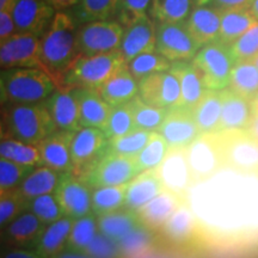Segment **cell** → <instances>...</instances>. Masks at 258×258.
Listing matches in <instances>:
<instances>
[{
	"instance_id": "obj_50",
	"label": "cell",
	"mask_w": 258,
	"mask_h": 258,
	"mask_svg": "<svg viewBox=\"0 0 258 258\" xmlns=\"http://www.w3.org/2000/svg\"><path fill=\"white\" fill-rule=\"evenodd\" d=\"M35 166L23 165L16 161L0 158V191L18 188Z\"/></svg>"
},
{
	"instance_id": "obj_32",
	"label": "cell",
	"mask_w": 258,
	"mask_h": 258,
	"mask_svg": "<svg viewBox=\"0 0 258 258\" xmlns=\"http://www.w3.org/2000/svg\"><path fill=\"white\" fill-rule=\"evenodd\" d=\"M221 91L207 90L195 108L192 115L201 134L218 133L221 120Z\"/></svg>"
},
{
	"instance_id": "obj_53",
	"label": "cell",
	"mask_w": 258,
	"mask_h": 258,
	"mask_svg": "<svg viewBox=\"0 0 258 258\" xmlns=\"http://www.w3.org/2000/svg\"><path fill=\"white\" fill-rule=\"evenodd\" d=\"M90 258H121L117 241L98 232L84 251Z\"/></svg>"
},
{
	"instance_id": "obj_26",
	"label": "cell",
	"mask_w": 258,
	"mask_h": 258,
	"mask_svg": "<svg viewBox=\"0 0 258 258\" xmlns=\"http://www.w3.org/2000/svg\"><path fill=\"white\" fill-rule=\"evenodd\" d=\"M79 103V120L82 128L104 129L114 106L109 105L98 90L76 89Z\"/></svg>"
},
{
	"instance_id": "obj_61",
	"label": "cell",
	"mask_w": 258,
	"mask_h": 258,
	"mask_svg": "<svg viewBox=\"0 0 258 258\" xmlns=\"http://www.w3.org/2000/svg\"><path fill=\"white\" fill-rule=\"evenodd\" d=\"M250 104H251V109H252V114L258 115V92L256 93V96L251 99Z\"/></svg>"
},
{
	"instance_id": "obj_9",
	"label": "cell",
	"mask_w": 258,
	"mask_h": 258,
	"mask_svg": "<svg viewBox=\"0 0 258 258\" xmlns=\"http://www.w3.org/2000/svg\"><path fill=\"white\" fill-rule=\"evenodd\" d=\"M201 48L185 22L157 23L156 50L171 62L191 61Z\"/></svg>"
},
{
	"instance_id": "obj_60",
	"label": "cell",
	"mask_w": 258,
	"mask_h": 258,
	"mask_svg": "<svg viewBox=\"0 0 258 258\" xmlns=\"http://www.w3.org/2000/svg\"><path fill=\"white\" fill-rule=\"evenodd\" d=\"M18 0H0V11L12 12Z\"/></svg>"
},
{
	"instance_id": "obj_36",
	"label": "cell",
	"mask_w": 258,
	"mask_h": 258,
	"mask_svg": "<svg viewBox=\"0 0 258 258\" xmlns=\"http://www.w3.org/2000/svg\"><path fill=\"white\" fill-rule=\"evenodd\" d=\"M97 222L99 232L115 241L122 239L125 234L141 225L137 213L124 208L97 217Z\"/></svg>"
},
{
	"instance_id": "obj_5",
	"label": "cell",
	"mask_w": 258,
	"mask_h": 258,
	"mask_svg": "<svg viewBox=\"0 0 258 258\" xmlns=\"http://www.w3.org/2000/svg\"><path fill=\"white\" fill-rule=\"evenodd\" d=\"M125 64L120 50L92 56L80 55L63 76L61 88L98 90Z\"/></svg>"
},
{
	"instance_id": "obj_58",
	"label": "cell",
	"mask_w": 258,
	"mask_h": 258,
	"mask_svg": "<svg viewBox=\"0 0 258 258\" xmlns=\"http://www.w3.org/2000/svg\"><path fill=\"white\" fill-rule=\"evenodd\" d=\"M53 258H90L88 254H85L84 252H74V251H69L67 250L66 252L59 253L56 256H54Z\"/></svg>"
},
{
	"instance_id": "obj_52",
	"label": "cell",
	"mask_w": 258,
	"mask_h": 258,
	"mask_svg": "<svg viewBox=\"0 0 258 258\" xmlns=\"http://www.w3.org/2000/svg\"><path fill=\"white\" fill-rule=\"evenodd\" d=\"M152 0H120L116 21L120 22L124 28L134 23L144 16H147Z\"/></svg>"
},
{
	"instance_id": "obj_19",
	"label": "cell",
	"mask_w": 258,
	"mask_h": 258,
	"mask_svg": "<svg viewBox=\"0 0 258 258\" xmlns=\"http://www.w3.org/2000/svg\"><path fill=\"white\" fill-rule=\"evenodd\" d=\"M156 40L157 23L148 15L128 25L120 46L125 62L141 54L156 50Z\"/></svg>"
},
{
	"instance_id": "obj_6",
	"label": "cell",
	"mask_w": 258,
	"mask_h": 258,
	"mask_svg": "<svg viewBox=\"0 0 258 258\" xmlns=\"http://www.w3.org/2000/svg\"><path fill=\"white\" fill-rule=\"evenodd\" d=\"M191 61L201 74L207 90L222 91L230 86L232 71L237 64L230 47L213 42L202 47Z\"/></svg>"
},
{
	"instance_id": "obj_38",
	"label": "cell",
	"mask_w": 258,
	"mask_h": 258,
	"mask_svg": "<svg viewBox=\"0 0 258 258\" xmlns=\"http://www.w3.org/2000/svg\"><path fill=\"white\" fill-rule=\"evenodd\" d=\"M194 8V0H152L150 17L156 23L185 22Z\"/></svg>"
},
{
	"instance_id": "obj_30",
	"label": "cell",
	"mask_w": 258,
	"mask_h": 258,
	"mask_svg": "<svg viewBox=\"0 0 258 258\" xmlns=\"http://www.w3.org/2000/svg\"><path fill=\"white\" fill-rule=\"evenodd\" d=\"M221 25L217 42L231 47L251 28L258 23V19L250 9L221 10Z\"/></svg>"
},
{
	"instance_id": "obj_11",
	"label": "cell",
	"mask_w": 258,
	"mask_h": 258,
	"mask_svg": "<svg viewBox=\"0 0 258 258\" xmlns=\"http://www.w3.org/2000/svg\"><path fill=\"white\" fill-rule=\"evenodd\" d=\"M2 70L40 69L44 70L41 60V37L28 32H17L0 42Z\"/></svg>"
},
{
	"instance_id": "obj_55",
	"label": "cell",
	"mask_w": 258,
	"mask_h": 258,
	"mask_svg": "<svg viewBox=\"0 0 258 258\" xmlns=\"http://www.w3.org/2000/svg\"><path fill=\"white\" fill-rule=\"evenodd\" d=\"M254 0H211L209 4L217 6L220 10L250 9Z\"/></svg>"
},
{
	"instance_id": "obj_12",
	"label": "cell",
	"mask_w": 258,
	"mask_h": 258,
	"mask_svg": "<svg viewBox=\"0 0 258 258\" xmlns=\"http://www.w3.org/2000/svg\"><path fill=\"white\" fill-rule=\"evenodd\" d=\"M109 139L99 128H82L74 134L71 156L73 175L80 177L108 152Z\"/></svg>"
},
{
	"instance_id": "obj_27",
	"label": "cell",
	"mask_w": 258,
	"mask_h": 258,
	"mask_svg": "<svg viewBox=\"0 0 258 258\" xmlns=\"http://www.w3.org/2000/svg\"><path fill=\"white\" fill-rule=\"evenodd\" d=\"M170 71L179 80L182 95L179 106L192 110L207 91L199 70L192 61H177L172 62Z\"/></svg>"
},
{
	"instance_id": "obj_63",
	"label": "cell",
	"mask_w": 258,
	"mask_h": 258,
	"mask_svg": "<svg viewBox=\"0 0 258 258\" xmlns=\"http://www.w3.org/2000/svg\"><path fill=\"white\" fill-rule=\"evenodd\" d=\"M195 3V6H201V5H206L211 3V0H194Z\"/></svg>"
},
{
	"instance_id": "obj_14",
	"label": "cell",
	"mask_w": 258,
	"mask_h": 258,
	"mask_svg": "<svg viewBox=\"0 0 258 258\" xmlns=\"http://www.w3.org/2000/svg\"><path fill=\"white\" fill-rule=\"evenodd\" d=\"M139 96L157 108H177L182 98L179 80L171 71L151 74L139 80Z\"/></svg>"
},
{
	"instance_id": "obj_42",
	"label": "cell",
	"mask_w": 258,
	"mask_h": 258,
	"mask_svg": "<svg viewBox=\"0 0 258 258\" xmlns=\"http://www.w3.org/2000/svg\"><path fill=\"white\" fill-rule=\"evenodd\" d=\"M169 150L170 146L165 138L158 132H153L144 150L138 156L133 157L138 172L157 169L166 157Z\"/></svg>"
},
{
	"instance_id": "obj_34",
	"label": "cell",
	"mask_w": 258,
	"mask_h": 258,
	"mask_svg": "<svg viewBox=\"0 0 258 258\" xmlns=\"http://www.w3.org/2000/svg\"><path fill=\"white\" fill-rule=\"evenodd\" d=\"M120 0H79V3L70 10V14L78 25L91 22L115 19L117 15Z\"/></svg>"
},
{
	"instance_id": "obj_17",
	"label": "cell",
	"mask_w": 258,
	"mask_h": 258,
	"mask_svg": "<svg viewBox=\"0 0 258 258\" xmlns=\"http://www.w3.org/2000/svg\"><path fill=\"white\" fill-rule=\"evenodd\" d=\"M56 12L46 0H18L12 10V16L18 32H28L42 37Z\"/></svg>"
},
{
	"instance_id": "obj_39",
	"label": "cell",
	"mask_w": 258,
	"mask_h": 258,
	"mask_svg": "<svg viewBox=\"0 0 258 258\" xmlns=\"http://www.w3.org/2000/svg\"><path fill=\"white\" fill-rule=\"evenodd\" d=\"M154 233L140 225L117 241L121 258H141L153 249Z\"/></svg>"
},
{
	"instance_id": "obj_43",
	"label": "cell",
	"mask_w": 258,
	"mask_h": 258,
	"mask_svg": "<svg viewBox=\"0 0 258 258\" xmlns=\"http://www.w3.org/2000/svg\"><path fill=\"white\" fill-rule=\"evenodd\" d=\"M93 213L74 220L72 231L66 243V250L74 252H84L95 235L98 233V222Z\"/></svg>"
},
{
	"instance_id": "obj_3",
	"label": "cell",
	"mask_w": 258,
	"mask_h": 258,
	"mask_svg": "<svg viewBox=\"0 0 258 258\" xmlns=\"http://www.w3.org/2000/svg\"><path fill=\"white\" fill-rule=\"evenodd\" d=\"M2 123V139L11 138L31 145H38L59 131L44 102L3 104Z\"/></svg>"
},
{
	"instance_id": "obj_16",
	"label": "cell",
	"mask_w": 258,
	"mask_h": 258,
	"mask_svg": "<svg viewBox=\"0 0 258 258\" xmlns=\"http://www.w3.org/2000/svg\"><path fill=\"white\" fill-rule=\"evenodd\" d=\"M156 171L167 190L185 199L186 194L194 184L191 170L186 157V148H170Z\"/></svg>"
},
{
	"instance_id": "obj_33",
	"label": "cell",
	"mask_w": 258,
	"mask_h": 258,
	"mask_svg": "<svg viewBox=\"0 0 258 258\" xmlns=\"http://www.w3.org/2000/svg\"><path fill=\"white\" fill-rule=\"evenodd\" d=\"M46 225L31 211H25L6 226L5 239L11 245L35 244Z\"/></svg>"
},
{
	"instance_id": "obj_41",
	"label": "cell",
	"mask_w": 258,
	"mask_h": 258,
	"mask_svg": "<svg viewBox=\"0 0 258 258\" xmlns=\"http://www.w3.org/2000/svg\"><path fill=\"white\" fill-rule=\"evenodd\" d=\"M127 184L103 186L92 190L91 211L96 217L122 209L124 206Z\"/></svg>"
},
{
	"instance_id": "obj_28",
	"label": "cell",
	"mask_w": 258,
	"mask_h": 258,
	"mask_svg": "<svg viewBox=\"0 0 258 258\" xmlns=\"http://www.w3.org/2000/svg\"><path fill=\"white\" fill-rule=\"evenodd\" d=\"M222 110L219 131H234V129H246L252 120V109L250 101L237 95L230 89L221 91Z\"/></svg>"
},
{
	"instance_id": "obj_21",
	"label": "cell",
	"mask_w": 258,
	"mask_h": 258,
	"mask_svg": "<svg viewBox=\"0 0 258 258\" xmlns=\"http://www.w3.org/2000/svg\"><path fill=\"white\" fill-rule=\"evenodd\" d=\"M184 201L185 199L165 189L160 195L139 208L135 213L141 225L153 233H158Z\"/></svg>"
},
{
	"instance_id": "obj_46",
	"label": "cell",
	"mask_w": 258,
	"mask_h": 258,
	"mask_svg": "<svg viewBox=\"0 0 258 258\" xmlns=\"http://www.w3.org/2000/svg\"><path fill=\"white\" fill-rule=\"evenodd\" d=\"M152 133L153 132L143 129H134L133 132L122 137L110 139L108 144V152L133 158L144 150Z\"/></svg>"
},
{
	"instance_id": "obj_51",
	"label": "cell",
	"mask_w": 258,
	"mask_h": 258,
	"mask_svg": "<svg viewBox=\"0 0 258 258\" xmlns=\"http://www.w3.org/2000/svg\"><path fill=\"white\" fill-rule=\"evenodd\" d=\"M230 50L237 63L258 55V23L235 41L230 47Z\"/></svg>"
},
{
	"instance_id": "obj_45",
	"label": "cell",
	"mask_w": 258,
	"mask_h": 258,
	"mask_svg": "<svg viewBox=\"0 0 258 258\" xmlns=\"http://www.w3.org/2000/svg\"><path fill=\"white\" fill-rule=\"evenodd\" d=\"M171 66H172V62L161 55L160 53H158L157 50L141 54L127 62L129 72L138 80L154 73L167 72L171 70Z\"/></svg>"
},
{
	"instance_id": "obj_29",
	"label": "cell",
	"mask_w": 258,
	"mask_h": 258,
	"mask_svg": "<svg viewBox=\"0 0 258 258\" xmlns=\"http://www.w3.org/2000/svg\"><path fill=\"white\" fill-rule=\"evenodd\" d=\"M98 91L109 105L127 104L139 96V80L129 72L125 64L106 80Z\"/></svg>"
},
{
	"instance_id": "obj_24",
	"label": "cell",
	"mask_w": 258,
	"mask_h": 258,
	"mask_svg": "<svg viewBox=\"0 0 258 258\" xmlns=\"http://www.w3.org/2000/svg\"><path fill=\"white\" fill-rule=\"evenodd\" d=\"M221 14V10L212 4L195 6L185 21L189 31L201 47L218 41Z\"/></svg>"
},
{
	"instance_id": "obj_48",
	"label": "cell",
	"mask_w": 258,
	"mask_h": 258,
	"mask_svg": "<svg viewBox=\"0 0 258 258\" xmlns=\"http://www.w3.org/2000/svg\"><path fill=\"white\" fill-rule=\"evenodd\" d=\"M134 129L137 128H135L134 124L133 109H132L131 103H127V104H122L112 108L110 117L106 122L103 132H104L106 138L110 140V139L118 138L131 133Z\"/></svg>"
},
{
	"instance_id": "obj_7",
	"label": "cell",
	"mask_w": 258,
	"mask_h": 258,
	"mask_svg": "<svg viewBox=\"0 0 258 258\" xmlns=\"http://www.w3.org/2000/svg\"><path fill=\"white\" fill-rule=\"evenodd\" d=\"M214 134L224 167L244 172H258V140L247 129L222 131Z\"/></svg>"
},
{
	"instance_id": "obj_40",
	"label": "cell",
	"mask_w": 258,
	"mask_h": 258,
	"mask_svg": "<svg viewBox=\"0 0 258 258\" xmlns=\"http://www.w3.org/2000/svg\"><path fill=\"white\" fill-rule=\"evenodd\" d=\"M0 158L16 161L29 166H43L40 150L37 145L25 144L11 138L2 139L0 144Z\"/></svg>"
},
{
	"instance_id": "obj_20",
	"label": "cell",
	"mask_w": 258,
	"mask_h": 258,
	"mask_svg": "<svg viewBox=\"0 0 258 258\" xmlns=\"http://www.w3.org/2000/svg\"><path fill=\"white\" fill-rule=\"evenodd\" d=\"M44 103L57 129L66 132H78L79 129H82L79 120L78 96H77L76 89H56Z\"/></svg>"
},
{
	"instance_id": "obj_49",
	"label": "cell",
	"mask_w": 258,
	"mask_h": 258,
	"mask_svg": "<svg viewBox=\"0 0 258 258\" xmlns=\"http://www.w3.org/2000/svg\"><path fill=\"white\" fill-rule=\"evenodd\" d=\"M29 211L34 213L44 225L48 226L64 217L63 209L53 194L38 196L29 201Z\"/></svg>"
},
{
	"instance_id": "obj_4",
	"label": "cell",
	"mask_w": 258,
	"mask_h": 258,
	"mask_svg": "<svg viewBox=\"0 0 258 258\" xmlns=\"http://www.w3.org/2000/svg\"><path fill=\"white\" fill-rule=\"evenodd\" d=\"M57 89L46 71L40 69L2 70L0 91L2 103H42L46 102Z\"/></svg>"
},
{
	"instance_id": "obj_10",
	"label": "cell",
	"mask_w": 258,
	"mask_h": 258,
	"mask_svg": "<svg viewBox=\"0 0 258 258\" xmlns=\"http://www.w3.org/2000/svg\"><path fill=\"white\" fill-rule=\"evenodd\" d=\"M124 30L125 28L116 19L79 25L78 43L80 55L92 56L120 50Z\"/></svg>"
},
{
	"instance_id": "obj_15",
	"label": "cell",
	"mask_w": 258,
	"mask_h": 258,
	"mask_svg": "<svg viewBox=\"0 0 258 258\" xmlns=\"http://www.w3.org/2000/svg\"><path fill=\"white\" fill-rule=\"evenodd\" d=\"M54 195L63 209L64 217L77 220L92 212L91 189L72 172L61 173Z\"/></svg>"
},
{
	"instance_id": "obj_2",
	"label": "cell",
	"mask_w": 258,
	"mask_h": 258,
	"mask_svg": "<svg viewBox=\"0 0 258 258\" xmlns=\"http://www.w3.org/2000/svg\"><path fill=\"white\" fill-rule=\"evenodd\" d=\"M78 29V23L69 11H59L41 37L42 63L57 89L62 85L64 74L80 56Z\"/></svg>"
},
{
	"instance_id": "obj_47",
	"label": "cell",
	"mask_w": 258,
	"mask_h": 258,
	"mask_svg": "<svg viewBox=\"0 0 258 258\" xmlns=\"http://www.w3.org/2000/svg\"><path fill=\"white\" fill-rule=\"evenodd\" d=\"M29 209V200L18 188L0 191V225L4 228Z\"/></svg>"
},
{
	"instance_id": "obj_1",
	"label": "cell",
	"mask_w": 258,
	"mask_h": 258,
	"mask_svg": "<svg viewBox=\"0 0 258 258\" xmlns=\"http://www.w3.org/2000/svg\"><path fill=\"white\" fill-rule=\"evenodd\" d=\"M185 200L202 235L238 240L258 234V172L222 167L192 184Z\"/></svg>"
},
{
	"instance_id": "obj_22",
	"label": "cell",
	"mask_w": 258,
	"mask_h": 258,
	"mask_svg": "<svg viewBox=\"0 0 258 258\" xmlns=\"http://www.w3.org/2000/svg\"><path fill=\"white\" fill-rule=\"evenodd\" d=\"M76 132L56 131L37 145L43 166L59 172H73L71 146Z\"/></svg>"
},
{
	"instance_id": "obj_56",
	"label": "cell",
	"mask_w": 258,
	"mask_h": 258,
	"mask_svg": "<svg viewBox=\"0 0 258 258\" xmlns=\"http://www.w3.org/2000/svg\"><path fill=\"white\" fill-rule=\"evenodd\" d=\"M51 8L59 11H70L79 3V0H46Z\"/></svg>"
},
{
	"instance_id": "obj_57",
	"label": "cell",
	"mask_w": 258,
	"mask_h": 258,
	"mask_svg": "<svg viewBox=\"0 0 258 258\" xmlns=\"http://www.w3.org/2000/svg\"><path fill=\"white\" fill-rule=\"evenodd\" d=\"M4 258H42L36 251L28 250H11L5 254Z\"/></svg>"
},
{
	"instance_id": "obj_64",
	"label": "cell",
	"mask_w": 258,
	"mask_h": 258,
	"mask_svg": "<svg viewBox=\"0 0 258 258\" xmlns=\"http://www.w3.org/2000/svg\"><path fill=\"white\" fill-rule=\"evenodd\" d=\"M251 61H252V62L256 64L257 66V69H258V55H256L254 57H252V59H251Z\"/></svg>"
},
{
	"instance_id": "obj_31",
	"label": "cell",
	"mask_w": 258,
	"mask_h": 258,
	"mask_svg": "<svg viewBox=\"0 0 258 258\" xmlns=\"http://www.w3.org/2000/svg\"><path fill=\"white\" fill-rule=\"evenodd\" d=\"M74 219L63 217L53 224L46 226L38 239L35 243V251L42 258H53L66 247Z\"/></svg>"
},
{
	"instance_id": "obj_62",
	"label": "cell",
	"mask_w": 258,
	"mask_h": 258,
	"mask_svg": "<svg viewBox=\"0 0 258 258\" xmlns=\"http://www.w3.org/2000/svg\"><path fill=\"white\" fill-rule=\"evenodd\" d=\"M251 12L254 15V17H256L258 19V0H254V2L252 3V5H251Z\"/></svg>"
},
{
	"instance_id": "obj_59",
	"label": "cell",
	"mask_w": 258,
	"mask_h": 258,
	"mask_svg": "<svg viewBox=\"0 0 258 258\" xmlns=\"http://www.w3.org/2000/svg\"><path fill=\"white\" fill-rule=\"evenodd\" d=\"M247 132L258 140V115H253L252 120H251L249 127L246 128Z\"/></svg>"
},
{
	"instance_id": "obj_13",
	"label": "cell",
	"mask_w": 258,
	"mask_h": 258,
	"mask_svg": "<svg viewBox=\"0 0 258 258\" xmlns=\"http://www.w3.org/2000/svg\"><path fill=\"white\" fill-rule=\"evenodd\" d=\"M194 184L212 177L224 167L215 134H201L186 147Z\"/></svg>"
},
{
	"instance_id": "obj_37",
	"label": "cell",
	"mask_w": 258,
	"mask_h": 258,
	"mask_svg": "<svg viewBox=\"0 0 258 258\" xmlns=\"http://www.w3.org/2000/svg\"><path fill=\"white\" fill-rule=\"evenodd\" d=\"M228 89L251 101L258 92V69L251 60L241 61L234 66Z\"/></svg>"
},
{
	"instance_id": "obj_18",
	"label": "cell",
	"mask_w": 258,
	"mask_h": 258,
	"mask_svg": "<svg viewBox=\"0 0 258 258\" xmlns=\"http://www.w3.org/2000/svg\"><path fill=\"white\" fill-rule=\"evenodd\" d=\"M158 133L165 138L170 148H186L201 135L192 111L182 106L169 109Z\"/></svg>"
},
{
	"instance_id": "obj_44",
	"label": "cell",
	"mask_w": 258,
	"mask_h": 258,
	"mask_svg": "<svg viewBox=\"0 0 258 258\" xmlns=\"http://www.w3.org/2000/svg\"><path fill=\"white\" fill-rule=\"evenodd\" d=\"M131 104L133 109L135 128L147 132H158L169 111V109L147 104L140 96L135 97Z\"/></svg>"
},
{
	"instance_id": "obj_8",
	"label": "cell",
	"mask_w": 258,
	"mask_h": 258,
	"mask_svg": "<svg viewBox=\"0 0 258 258\" xmlns=\"http://www.w3.org/2000/svg\"><path fill=\"white\" fill-rule=\"evenodd\" d=\"M134 158L106 152L79 177L90 189L127 184L138 176Z\"/></svg>"
},
{
	"instance_id": "obj_23",
	"label": "cell",
	"mask_w": 258,
	"mask_h": 258,
	"mask_svg": "<svg viewBox=\"0 0 258 258\" xmlns=\"http://www.w3.org/2000/svg\"><path fill=\"white\" fill-rule=\"evenodd\" d=\"M159 233L166 241L177 246L189 245L199 235H202L198 218L186 200L173 213Z\"/></svg>"
},
{
	"instance_id": "obj_35",
	"label": "cell",
	"mask_w": 258,
	"mask_h": 258,
	"mask_svg": "<svg viewBox=\"0 0 258 258\" xmlns=\"http://www.w3.org/2000/svg\"><path fill=\"white\" fill-rule=\"evenodd\" d=\"M61 173L62 172L48 166L35 167L34 171L25 177L18 189L29 201L46 194H53L59 183Z\"/></svg>"
},
{
	"instance_id": "obj_54",
	"label": "cell",
	"mask_w": 258,
	"mask_h": 258,
	"mask_svg": "<svg viewBox=\"0 0 258 258\" xmlns=\"http://www.w3.org/2000/svg\"><path fill=\"white\" fill-rule=\"evenodd\" d=\"M17 32L12 12L0 11V42H4Z\"/></svg>"
},
{
	"instance_id": "obj_25",
	"label": "cell",
	"mask_w": 258,
	"mask_h": 258,
	"mask_svg": "<svg viewBox=\"0 0 258 258\" xmlns=\"http://www.w3.org/2000/svg\"><path fill=\"white\" fill-rule=\"evenodd\" d=\"M165 189L156 169L140 172L128 183L123 208L137 212Z\"/></svg>"
}]
</instances>
